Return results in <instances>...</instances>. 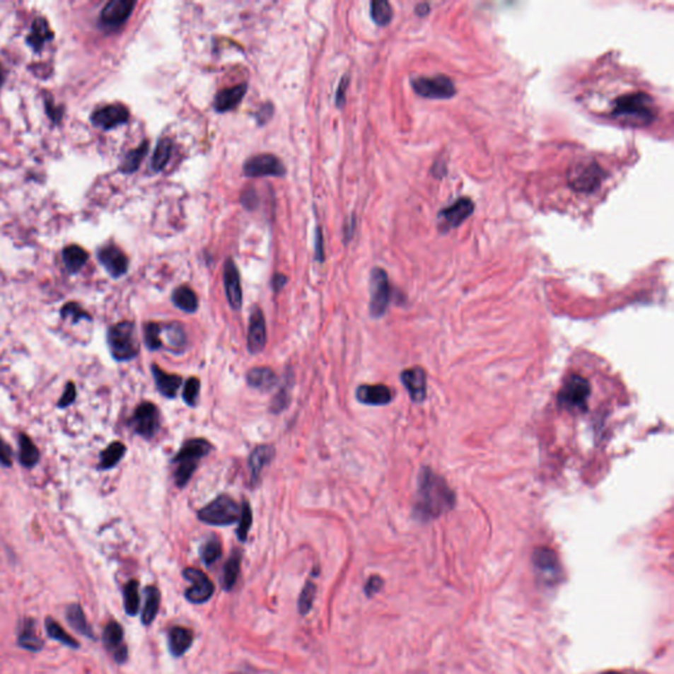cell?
<instances>
[{
	"label": "cell",
	"instance_id": "cell-1",
	"mask_svg": "<svg viewBox=\"0 0 674 674\" xmlns=\"http://www.w3.org/2000/svg\"><path fill=\"white\" fill-rule=\"evenodd\" d=\"M455 501V493L441 477L435 475L428 467L420 472L415 511L422 519H434L452 510Z\"/></svg>",
	"mask_w": 674,
	"mask_h": 674
},
{
	"label": "cell",
	"instance_id": "cell-2",
	"mask_svg": "<svg viewBox=\"0 0 674 674\" xmlns=\"http://www.w3.org/2000/svg\"><path fill=\"white\" fill-rule=\"evenodd\" d=\"M656 105L653 98L643 93L635 91L624 95L617 96L614 100L611 116L624 123L648 125L655 120Z\"/></svg>",
	"mask_w": 674,
	"mask_h": 674
},
{
	"label": "cell",
	"instance_id": "cell-3",
	"mask_svg": "<svg viewBox=\"0 0 674 674\" xmlns=\"http://www.w3.org/2000/svg\"><path fill=\"white\" fill-rule=\"evenodd\" d=\"M212 451V446L204 438H190L182 446L173 458V475L178 487L186 486L199 465L200 460Z\"/></svg>",
	"mask_w": 674,
	"mask_h": 674
},
{
	"label": "cell",
	"instance_id": "cell-4",
	"mask_svg": "<svg viewBox=\"0 0 674 674\" xmlns=\"http://www.w3.org/2000/svg\"><path fill=\"white\" fill-rule=\"evenodd\" d=\"M107 342L116 361H129L140 351L136 327L132 322H120L112 325L107 332Z\"/></svg>",
	"mask_w": 674,
	"mask_h": 674
},
{
	"label": "cell",
	"instance_id": "cell-5",
	"mask_svg": "<svg viewBox=\"0 0 674 674\" xmlns=\"http://www.w3.org/2000/svg\"><path fill=\"white\" fill-rule=\"evenodd\" d=\"M566 177L573 190L593 192L600 187V183L605 178V171L595 160L582 158L570 166Z\"/></svg>",
	"mask_w": 674,
	"mask_h": 674
},
{
	"label": "cell",
	"instance_id": "cell-6",
	"mask_svg": "<svg viewBox=\"0 0 674 674\" xmlns=\"http://www.w3.org/2000/svg\"><path fill=\"white\" fill-rule=\"evenodd\" d=\"M241 509L238 504L226 494L216 496L212 502L200 509L198 518L209 525H231L238 522Z\"/></svg>",
	"mask_w": 674,
	"mask_h": 674
},
{
	"label": "cell",
	"instance_id": "cell-7",
	"mask_svg": "<svg viewBox=\"0 0 674 674\" xmlns=\"http://www.w3.org/2000/svg\"><path fill=\"white\" fill-rule=\"evenodd\" d=\"M415 93L423 98L448 99L456 94V86L449 76L437 74L435 76H418L411 81Z\"/></svg>",
	"mask_w": 674,
	"mask_h": 674
},
{
	"label": "cell",
	"instance_id": "cell-8",
	"mask_svg": "<svg viewBox=\"0 0 674 674\" xmlns=\"http://www.w3.org/2000/svg\"><path fill=\"white\" fill-rule=\"evenodd\" d=\"M590 383L583 377L573 374L559 393V405L568 409H583L590 397Z\"/></svg>",
	"mask_w": 674,
	"mask_h": 674
},
{
	"label": "cell",
	"instance_id": "cell-9",
	"mask_svg": "<svg viewBox=\"0 0 674 674\" xmlns=\"http://www.w3.org/2000/svg\"><path fill=\"white\" fill-rule=\"evenodd\" d=\"M391 287H390L388 273L380 269L374 267L371 270V315L373 318H380L385 315L390 303Z\"/></svg>",
	"mask_w": 674,
	"mask_h": 674
},
{
	"label": "cell",
	"instance_id": "cell-10",
	"mask_svg": "<svg viewBox=\"0 0 674 674\" xmlns=\"http://www.w3.org/2000/svg\"><path fill=\"white\" fill-rule=\"evenodd\" d=\"M131 424L134 432L144 438L156 436L160 428V411L157 406L151 402L140 403L133 412Z\"/></svg>",
	"mask_w": 674,
	"mask_h": 674
},
{
	"label": "cell",
	"instance_id": "cell-11",
	"mask_svg": "<svg viewBox=\"0 0 674 674\" xmlns=\"http://www.w3.org/2000/svg\"><path fill=\"white\" fill-rule=\"evenodd\" d=\"M475 211V203L470 198H460L451 206L438 212V229L441 232H448L449 229L456 228L463 224Z\"/></svg>",
	"mask_w": 674,
	"mask_h": 674
},
{
	"label": "cell",
	"instance_id": "cell-12",
	"mask_svg": "<svg viewBox=\"0 0 674 674\" xmlns=\"http://www.w3.org/2000/svg\"><path fill=\"white\" fill-rule=\"evenodd\" d=\"M286 173L285 165L273 154H258L250 157L244 163V174L250 178L256 177H281Z\"/></svg>",
	"mask_w": 674,
	"mask_h": 674
},
{
	"label": "cell",
	"instance_id": "cell-13",
	"mask_svg": "<svg viewBox=\"0 0 674 674\" xmlns=\"http://www.w3.org/2000/svg\"><path fill=\"white\" fill-rule=\"evenodd\" d=\"M183 577L191 582L190 588L185 593V597L189 602L200 605L212 597L215 586L202 570L187 568L183 570Z\"/></svg>",
	"mask_w": 674,
	"mask_h": 674
},
{
	"label": "cell",
	"instance_id": "cell-14",
	"mask_svg": "<svg viewBox=\"0 0 674 674\" xmlns=\"http://www.w3.org/2000/svg\"><path fill=\"white\" fill-rule=\"evenodd\" d=\"M129 120V110L123 105H108L96 108L91 114V123L98 128L110 131Z\"/></svg>",
	"mask_w": 674,
	"mask_h": 674
},
{
	"label": "cell",
	"instance_id": "cell-15",
	"mask_svg": "<svg viewBox=\"0 0 674 674\" xmlns=\"http://www.w3.org/2000/svg\"><path fill=\"white\" fill-rule=\"evenodd\" d=\"M98 258L100 264L105 266L107 273L114 278L124 276L128 270V257L124 255L123 250L120 248L116 247L114 244H108L99 249L98 252Z\"/></svg>",
	"mask_w": 674,
	"mask_h": 674
},
{
	"label": "cell",
	"instance_id": "cell-16",
	"mask_svg": "<svg viewBox=\"0 0 674 674\" xmlns=\"http://www.w3.org/2000/svg\"><path fill=\"white\" fill-rule=\"evenodd\" d=\"M248 351L257 354L264 351L266 345V322L261 308L255 307L249 318L247 337Z\"/></svg>",
	"mask_w": 674,
	"mask_h": 674
},
{
	"label": "cell",
	"instance_id": "cell-17",
	"mask_svg": "<svg viewBox=\"0 0 674 674\" xmlns=\"http://www.w3.org/2000/svg\"><path fill=\"white\" fill-rule=\"evenodd\" d=\"M103 644L107 651L114 656L115 661L124 664L128 658V648L124 644L123 627L117 622H110L103 631Z\"/></svg>",
	"mask_w": 674,
	"mask_h": 674
},
{
	"label": "cell",
	"instance_id": "cell-18",
	"mask_svg": "<svg viewBox=\"0 0 674 674\" xmlns=\"http://www.w3.org/2000/svg\"><path fill=\"white\" fill-rule=\"evenodd\" d=\"M134 1L132 0H111L105 4L100 13V21L105 27L117 28L131 16Z\"/></svg>",
	"mask_w": 674,
	"mask_h": 674
},
{
	"label": "cell",
	"instance_id": "cell-19",
	"mask_svg": "<svg viewBox=\"0 0 674 674\" xmlns=\"http://www.w3.org/2000/svg\"><path fill=\"white\" fill-rule=\"evenodd\" d=\"M223 277H224V289H226L229 306L238 311L243 304V289H241L238 267L232 258H228L226 261Z\"/></svg>",
	"mask_w": 674,
	"mask_h": 674
},
{
	"label": "cell",
	"instance_id": "cell-20",
	"mask_svg": "<svg viewBox=\"0 0 674 674\" xmlns=\"http://www.w3.org/2000/svg\"><path fill=\"white\" fill-rule=\"evenodd\" d=\"M400 380L403 386L409 391V398L412 399L415 403H420L426 399L427 377L423 369L411 368L407 371H402Z\"/></svg>",
	"mask_w": 674,
	"mask_h": 674
},
{
	"label": "cell",
	"instance_id": "cell-21",
	"mask_svg": "<svg viewBox=\"0 0 674 674\" xmlns=\"http://www.w3.org/2000/svg\"><path fill=\"white\" fill-rule=\"evenodd\" d=\"M356 398L368 406H386L393 400V393L386 385H361L356 390Z\"/></svg>",
	"mask_w": 674,
	"mask_h": 674
},
{
	"label": "cell",
	"instance_id": "cell-22",
	"mask_svg": "<svg viewBox=\"0 0 674 674\" xmlns=\"http://www.w3.org/2000/svg\"><path fill=\"white\" fill-rule=\"evenodd\" d=\"M18 646L29 652H40L44 646V641L38 637L35 619L24 617L20 620Z\"/></svg>",
	"mask_w": 674,
	"mask_h": 674
},
{
	"label": "cell",
	"instance_id": "cell-23",
	"mask_svg": "<svg viewBox=\"0 0 674 674\" xmlns=\"http://www.w3.org/2000/svg\"><path fill=\"white\" fill-rule=\"evenodd\" d=\"M533 564L535 568L542 573L545 579H556L560 570L559 559L556 553L550 548H538L533 553Z\"/></svg>",
	"mask_w": 674,
	"mask_h": 674
},
{
	"label": "cell",
	"instance_id": "cell-24",
	"mask_svg": "<svg viewBox=\"0 0 674 674\" xmlns=\"http://www.w3.org/2000/svg\"><path fill=\"white\" fill-rule=\"evenodd\" d=\"M153 378L156 382L157 390L161 393L165 398H175L178 390L181 388L182 378L177 374H169L162 371L156 364L152 365Z\"/></svg>",
	"mask_w": 674,
	"mask_h": 674
},
{
	"label": "cell",
	"instance_id": "cell-25",
	"mask_svg": "<svg viewBox=\"0 0 674 674\" xmlns=\"http://www.w3.org/2000/svg\"><path fill=\"white\" fill-rule=\"evenodd\" d=\"M247 90V83H241L219 91L215 96V108L219 112H227L236 108L241 103Z\"/></svg>",
	"mask_w": 674,
	"mask_h": 674
},
{
	"label": "cell",
	"instance_id": "cell-26",
	"mask_svg": "<svg viewBox=\"0 0 674 674\" xmlns=\"http://www.w3.org/2000/svg\"><path fill=\"white\" fill-rule=\"evenodd\" d=\"M53 37H54V33L52 32V29L49 27L47 19L42 18V16H38L32 23L30 32L27 36V44L35 52H40L41 49L44 48L45 42Z\"/></svg>",
	"mask_w": 674,
	"mask_h": 674
},
{
	"label": "cell",
	"instance_id": "cell-27",
	"mask_svg": "<svg viewBox=\"0 0 674 674\" xmlns=\"http://www.w3.org/2000/svg\"><path fill=\"white\" fill-rule=\"evenodd\" d=\"M194 634L185 627H174L169 632V649L174 657L185 655L192 646Z\"/></svg>",
	"mask_w": 674,
	"mask_h": 674
},
{
	"label": "cell",
	"instance_id": "cell-28",
	"mask_svg": "<svg viewBox=\"0 0 674 674\" xmlns=\"http://www.w3.org/2000/svg\"><path fill=\"white\" fill-rule=\"evenodd\" d=\"M274 455H276V451H274V448L272 446H257L256 449L250 453V456H249V467H250L252 481H253V482L258 481L262 469H264L267 464H270V461L273 460Z\"/></svg>",
	"mask_w": 674,
	"mask_h": 674
},
{
	"label": "cell",
	"instance_id": "cell-29",
	"mask_svg": "<svg viewBox=\"0 0 674 674\" xmlns=\"http://www.w3.org/2000/svg\"><path fill=\"white\" fill-rule=\"evenodd\" d=\"M66 619L71 628H74L78 634L88 637V639H95V635L93 632V628L88 624L86 619L85 611L78 603L69 605L66 608Z\"/></svg>",
	"mask_w": 674,
	"mask_h": 674
},
{
	"label": "cell",
	"instance_id": "cell-30",
	"mask_svg": "<svg viewBox=\"0 0 674 674\" xmlns=\"http://www.w3.org/2000/svg\"><path fill=\"white\" fill-rule=\"evenodd\" d=\"M248 385L250 388H255L261 391H267L273 389L276 386L277 376L274 371L265 366L261 368H253L248 371L247 374Z\"/></svg>",
	"mask_w": 674,
	"mask_h": 674
},
{
	"label": "cell",
	"instance_id": "cell-31",
	"mask_svg": "<svg viewBox=\"0 0 674 674\" xmlns=\"http://www.w3.org/2000/svg\"><path fill=\"white\" fill-rule=\"evenodd\" d=\"M62 260L66 266L67 272L78 273L88 260V253L79 245H69L62 250Z\"/></svg>",
	"mask_w": 674,
	"mask_h": 674
},
{
	"label": "cell",
	"instance_id": "cell-32",
	"mask_svg": "<svg viewBox=\"0 0 674 674\" xmlns=\"http://www.w3.org/2000/svg\"><path fill=\"white\" fill-rule=\"evenodd\" d=\"M173 303L185 313H195L198 310V298L189 286H180L171 295Z\"/></svg>",
	"mask_w": 674,
	"mask_h": 674
},
{
	"label": "cell",
	"instance_id": "cell-33",
	"mask_svg": "<svg viewBox=\"0 0 674 674\" xmlns=\"http://www.w3.org/2000/svg\"><path fill=\"white\" fill-rule=\"evenodd\" d=\"M160 599H161V594L157 588L149 586L145 589V603H144L143 614H141V622L145 626L152 624L153 620L157 617V612L160 608Z\"/></svg>",
	"mask_w": 674,
	"mask_h": 674
},
{
	"label": "cell",
	"instance_id": "cell-34",
	"mask_svg": "<svg viewBox=\"0 0 674 674\" xmlns=\"http://www.w3.org/2000/svg\"><path fill=\"white\" fill-rule=\"evenodd\" d=\"M19 461L21 465L28 469L37 465L40 461L37 446H35V443L25 434L19 435Z\"/></svg>",
	"mask_w": 674,
	"mask_h": 674
},
{
	"label": "cell",
	"instance_id": "cell-35",
	"mask_svg": "<svg viewBox=\"0 0 674 674\" xmlns=\"http://www.w3.org/2000/svg\"><path fill=\"white\" fill-rule=\"evenodd\" d=\"M125 446L123 443L120 441H115L112 444L105 448V451L100 453V464H99V467L102 470H107V469H112L114 466L117 465L120 463V460L123 458L124 455H125Z\"/></svg>",
	"mask_w": 674,
	"mask_h": 674
},
{
	"label": "cell",
	"instance_id": "cell-36",
	"mask_svg": "<svg viewBox=\"0 0 674 674\" xmlns=\"http://www.w3.org/2000/svg\"><path fill=\"white\" fill-rule=\"evenodd\" d=\"M240 564H241V553L235 551L224 565L223 570V588L224 590L232 589L238 581V573H240Z\"/></svg>",
	"mask_w": 674,
	"mask_h": 674
},
{
	"label": "cell",
	"instance_id": "cell-37",
	"mask_svg": "<svg viewBox=\"0 0 674 674\" xmlns=\"http://www.w3.org/2000/svg\"><path fill=\"white\" fill-rule=\"evenodd\" d=\"M45 628H47L48 637H52L53 640H57L61 644L69 646V648H73V649L79 648V643L76 641L74 637H70L62 627L59 626L57 620H54L52 617H47Z\"/></svg>",
	"mask_w": 674,
	"mask_h": 674
},
{
	"label": "cell",
	"instance_id": "cell-38",
	"mask_svg": "<svg viewBox=\"0 0 674 674\" xmlns=\"http://www.w3.org/2000/svg\"><path fill=\"white\" fill-rule=\"evenodd\" d=\"M124 608L125 612L131 617H134L140 608V594H139V582L129 581L124 588Z\"/></svg>",
	"mask_w": 674,
	"mask_h": 674
},
{
	"label": "cell",
	"instance_id": "cell-39",
	"mask_svg": "<svg viewBox=\"0 0 674 674\" xmlns=\"http://www.w3.org/2000/svg\"><path fill=\"white\" fill-rule=\"evenodd\" d=\"M148 149H149V143H148V141H144L139 148H136V149H133V151L128 153V154L125 156V158H124L123 163L120 165V170L123 171V173H127V174L137 170L139 166H140V163H141V161L144 160V157L146 156Z\"/></svg>",
	"mask_w": 674,
	"mask_h": 674
},
{
	"label": "cell",
	"instance_id": "cell-40",
	"mask_svg": "<svg viewBox=\"0 0 674 674\" xmlns=\"http://www.w3.org/2000/svg\"><path fill=\"white\" fill-rule=\"evenodd\" d=\"M171 151H173V141L170 139H162L160 143L157 144V148L153 154L151 166L154 171H161L166 163L170 160Z\"/></svg>",
	"mask_w": 674,
	"mask_h": 674
},
{
	"label": "cell",
	"instance_id": "cell-41",
	"mask_svg": "<svg viewBox=\"0 0 674 674\" xmlns=\"http://www.w3.org/2000/svg\"><path fill=\"white\" fill-rule=\"evenodd\" d=\"M163 331L168 335L169 344L173 351H181L186 345V333L181 324L170 323L162 325Z\"/></svg>",
	"mask_w": 674,
	"mask_h": 674
},
{
	"label": "cell",
	"instance_id": "cell-42",
	"mask_svg": "<svg viewBox=\"0 0 674 674\" xmlns=\"http://www.w3.org/2000/svg\"><path fill=\"white\" fill-rule=\"evenodd\" d=\"M162 325L158 323H146L144 325V340L148 349L158 351L163 342L161 340Z\"/></svg>",
	"mask_w": 674,
	"mask_h": 674
},
{
	"label": "cell",
	"instance_id": "cell-43",
	"mask_svg": "<svg viewBox=\"0 0 674 674\" xmlns=\"http://www.w3.org/2000/svg\"><path fill=\"white\" fill-rule=\"evenodd\" d=\"M371 18L378 25H388L393 19V8L386 0H376L371 3Z\"/></svg>",
	"mask_w": 674,
	"mask_h": 674
},
{
	"label": "cell",
	"instance_id": "cell-44",
	"mask_svg": "<svg viewBox=\"0 0 674 674\" xmlns=\"http://www.w3.org/2000/svg\"><path fill=\"white\" fill-rule=\"evenodd\" d=\"M221 542L216 538H211L200 547V559L206 565H212L221 556Z\"/></svg>",
	"mask_w": 674,
	"mask_h": 674
},
{
	"label": "cell",
	"instance_id": "cell-45",
	"mask_svg": "<svg viewBox=\"0 0 674 674\" xmlns=\"http://www.w3.org/2000/svg\"><path fill=\"white\" fill-rule=\"evenodd\" d=\"M315 594H316V586L313 583V581H308L306 585H304L303 590L299 595V600H298V610H299V614L302 615H307L311 608H313V599H315Z\"/></svg>",
	"mask_w": 674,
	"mask_h": 674
},
{
	"label": "cell",
	"instance_id": "cell-46",
	"mask_svg": "<svg viewBox=\"0 0 674 674\" xmlns=\"http://www.w3.org/2000/svg\"><path fill=\"white\" fill-rule=\"evenodd\" d=\"M253 522V515H252V509L250 504L244 502L241 506V513L238 519V538L240 542H245L248 539V533L252 527Z\"/></svg>",
	"mask_w": 674,
	"mask_h": 674
},
{
	"label": "cell",
	"instance_id": "cell-47",
	"mask_svg": "<svg viewBox=\"0 0 674 674\" xmlns=\"http://www.w3.org/2000/svg\"><path fill=\"white\" fill-rule=\"evenodd\" d=\"M200 394V380L195 377H191L186 380L185 389H183V400L190 406L194 407L198 403Z\"/></svg>",
	"mask_w": 674,
	"mask_h": 674
},
{
	"label": "cell",
	"instance_id": "cell-48",
	"mask_svg": "<svg viewBox=\"0 0 674 674\" xmlns=\"http://www.w3.org/2000/svg\"><path fill=\"white\" fill-rule=\"evenodd\" d=\"M61 316L64 319H66L69 316H73V320L74 323H78L79 319H91L90 315L86 313L85 310L79 306L78 303H74V302H70V303L65 304L61 310Z\"/></svg>",
	"mask_w": 674,
	"mask_h": 674
},
{
	"label": "cell",
	"instance_id": "cell-49",
	"mask_svg": "<svg viewBox=\"0 0 674 674\" xmlns=\"http://www.w3.org/2000/svg\"><path fill=\"white\" fill-rule=\"evenodd\" d=\"M289 383H285L281 389L278 390L276 397L273 399L272 402V411L273 412H281L282 409H285L287 407V403L290 400V393H289Z\"/></svg>",
	"mask_w": 674,
	"mask_h": 674
},
{
	"label": "cell",
	"instance_id": "cell-50",
	"mask_svg": "<svg viewBox=\"0 0 674 674\" xmlns=\"http://www.w3.org/2000/svg\"><path fill=\"white\" fill-rule=\"evenodd\" d=\"M76 398V388L73 382H69L66 385V389L64 391L62 397L58 400V407L59 409H66Z\"/></svg>",
	"mask_w": 674,
	"mask_h": 674
},
{
	"label": "cell",
	"instance_id": "cell-51",
	"mask_svg": "<svg viewBox=\"0 0 674 674\" xmlns=\"http://www.w3.org/2000/svg\"><path fill=\"white\" fill-rule=\"evenodd\" d=\"M0 465L10 467L12 465V451L8 444L0 436Z\"/></svg>",
	"mask_w": 674,
	"mask_h": 674
},
{
	"label": "cell",
	"instance_id": "cell-52",
	"mask_svg": "<svg viewBox=\"0 0 674 674\" xmlns=\"http://www.w3.org/2000/svg\"><path fill=\"white\" fill-rule=\"evenodd\" d=\"M241 203L244 204L245 209H256L257 203H258V197H257L256 191L252 190V189L244 191V194L241 195Z\"/></svg>",
	"mask_w": 674,
	"mask_h": 674
},
{
	"label": "cell",
	"instance_id": "cell-53",
	"mask_svg": "<svg viewBox=\"0 0 674 674\" xmlns=\"http://www.w3.org/2000/svg\"><path fill=\"white\" fill-rule=\"evenodd\" d=\"M382 585H383V581H382L380 577H378V576H373V577H371L369 581L366 582V585H365V593H366V595H368V597L374 595V594L382 588Z\"/></svg>",
	"mask_w": 674,
	"mask_h": 674
},
{
	"label": "cell",
	"instance_id": "cell-54",
	"mask_svg": "<svg viewBox=\"0 0 674 674\" xmlns=\"http://www.w3.org/2000/svg\"><path fill=\"white\" fill-rule=\"evenodd\" d=\"M315 252H316V258L318 261L323 262L324 261V244H323V233L322 231L318 228L316 229V235H315Z\"/></svg>",
	"mask_w": 674,
	"mask_h": 674
},
{
	"label": "cell",
	"instance_id": "cell-55",
	"mask_svg": "<svg viewBox=\"0 0 674 674\" xmlns=\"http://www.w3.org/2000/svg\"><path fill=\"white\" fill-rule=\"evenodd\" d=\"M348 82H349V76H345L342 79L340 85H339V88H337V93H336V105L339 107H342L344 103H345V91L348 88Z\"/></svg>",
	"mask_w": 674,
	"mask_h": 674
},
{
	"label": "cell",
	"instance_id": "cell-56",
	"mask_svg": "<svg viewBox=\"0 0 674 674\" xmlns=\"http://www.w3.org/2000/svg\"><path fill=\"white\" fill-rule=\"evenodd\" d=\"M45 105H47V112H48L49 117H50L54 123H58V122L61 120L62 108H61V107H53L54 103L49 102L48 99H45Z\"/></svg>",
	"mask_w": 674,
	"mask_h": 674
},
{
	"label": "cell",
	"instance_id": "cell-57",
	"mask_svg": "<svg viewBox=\"0 0 674 674\" xmlns=\"http://www.w3.org/2000/svg\"><path fill=\"white\" fill-rule=\"evenodd\" d=\"M272 114H273V105H270V103H266V105H262V107L260 108L258 114H257L258 123L265 124L266 122L270 119Z\"/></svg>",
	"mask_w": 674,
	"mask_h": 674
},
{
	"label": "cell",
	"instance_id": "cell-58",
	"mask_svg": "<svg viewBox=\"0 0 674 674\" xmlns=\"http://www.w3.org/2000/svg\"><path fill=\"white\" fill-rule=\"evenodd\" d=\"M286 284H287V277L284 276V274H276L272 279V286H273L274 291H279Z\"/></svg>",
	"mask_w": 674,
	"mask_h": 674
},
{
	"label": "cell",
	"instance_id": "cell-59",
	"mask_svg": "<svg viewBox=\"0 0 674 674\" xmlns=\"http://www.w3.org/2000/svg\"><path fill=\"white\" fill-rule=\"evenodd\" d=\"M428 11H429V4H427V3H423V4H418V6H417V13H418V15L424 16V15H427Z\"/></svg>",
	"mask_w": 674,
	"mask_h": 674
},
{
	"label": "cell",
	"instance_id": "cell-60",
	"mask_svg": "<svg viewBox=\"0 0 674 674\" xmlns=\"http://www.w3.org/2000/svg\"><path fill=\"white\" fill-rule=\"evenodd\" d=\"M4 78H6V76H4V71H3V67L0 65V87H1L3 82H4Z\"/></svg>",
	"mask_w": 674,
	"mask_h": 674
},
{
	"label": "cell",
	"instance_id": "cell-61",
	"mask_svg": "<svg viewBox=\"0 0 674 674\" xmlns=\"http://www.w3.org/2000/svg\"><path fill=\"white\" fill-rule=\"evenodd\" d=\"M603 674H620V673H617V672H608V673H603Z\"/></svg>",
	"mask_w": 674,
	"mask_h": 674
}]
</instances>
